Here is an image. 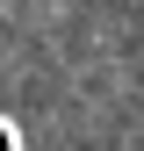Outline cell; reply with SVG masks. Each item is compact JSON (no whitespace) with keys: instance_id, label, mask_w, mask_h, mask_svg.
Here are the masks:
<instances>
[{"instance_id":"cell-1","label":"cell","mask_w":144,"mask_h":151,"mask_svg":"<svg viewBox=\"0 0 144 151\" xmlns=\"http://www.w3.org/2000/svg\"><path fill=\"white\" fill-rule=\"evenodd\" d=\"M0 151H7V137H0Z\"/></svg>"}]
</instances>
